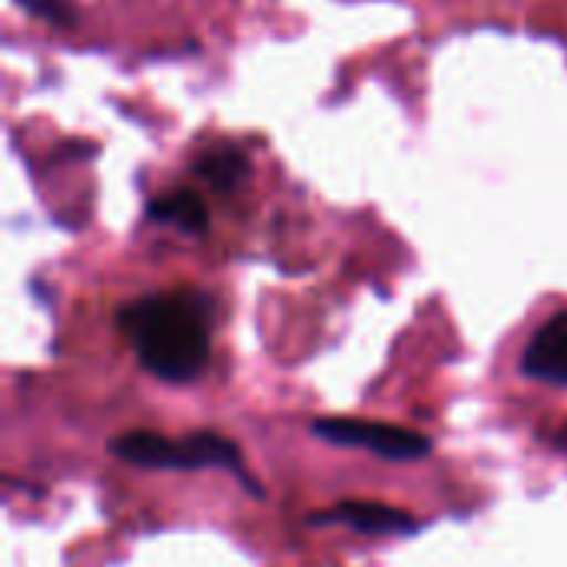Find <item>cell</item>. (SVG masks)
I'll return each instance as SVG.
<instances>
[{"instance_id": "277c9868", "label": "cell", "mask_w": 567, "mask_h": 567, "mask_svg": "<svg viewBox=\"0 0 567 567\" xmlns=\"http://www.w3.org/2000/svg\"><path fill=\"white\" fill-rule=\"evenodd\" d=\"M522 372L538 382L567 385V312L548 319L522 355Z\"/></svg>"}, {"instance_id": "5b68a950", "label": "cell", "mask_w": 567, "mask_h": 567, "mask_svg": "<svg viewBox=\"0 0 567 567\" xmlns=\"http://www.w3.org/2000/svg\"><path fill=\"white\" fill-rule=\"evenodd\" d=\"M312 525H349L365 535H405L419 532V522L409 512L379 505V502H342L332 512L312 518Z\"/></svg>"}, {"instance_id": "8992f818", "label": "cell", "mask_w": 567, "mask_h": 567, "mask_svg": "<svg viewBox=\"0 0 567 567\" xmlns=\"http://www.w3.org/2000/svg\"><path fill=\"white\" fill-rule=\"evenodd\" d=\"M146 216L153 223L173 226V229H179L186 236H203L209 229V209H206L203 196L193 193V189H173L166 196H156L146 206Z\"/></svg>"}, {"instance_id": "ba28073f", "label": "cell", "mask_w": 567, "mask_h": 567, "mask_svg": "<svg viewBox=\"0 0 567 567\" xmlns=\"http://www.w3.org/2000/svg\"><path fill=\"white\" fill-rule=\"evenodd\" d=\"M23 10H30L33 17L53 23V27H70L73 23V7L66 0H17Z\"/></svg>"}, {"instance_id": "6da1fadb", "label": "cell", "mask_w": 567, "mask_h": 567, "mask_svg": "<svg viewBox=\"0 0 567 567\" xmlns=\"http://www.w3.org/2000/svg\"><path fill=\"white\" fill-rule=\"evenodd\" d=\"M213 302L203 292L176 289L143 296L120 309V329L143 369L163 382H193L209 362Z\"/></svg>"}, {"instance_id": "7a4b0ae2", "label": "cell", "mask_w": 567, "mask_h": 567, "mask_svg": "<svg viewBox=\"0 0 567 567\" xmlns=\"http://www.w3.org/2000/svg\"><path fill=\"white\" fill-rule=\"evenodd\" d=\"M110 452L140 468H229L233 475H243L239 449L216 432H196L183 442H173L156 432H126L110 445Z\"/></svg>"}, {"instance_id": "3957f363", "label": "cell", "mask_w": 567, "mask_h": 567, "mask_svg": "<svg viewBox=\"0 0 567 567\" xmlns=\"http://www.w3.org/2000/svg\"><path fill=\"white\" fill-rule=\"evenodd\" d=\"M312 432L332 445L365 449L389 462H419L432 452V442L412 429L385 425V422H362V419H319Z\"/></svg>"}, {"instance_id": "52a82bcc", "label": "cell", "mask_w": 567, "mask_h": 567, "mask_svg": "<svg viewBox=\"0 0 567 567\" xmlns=\"http://www.w3.org/2000/svg\"><path fill=\"white\" fill-rule=\"evenodd\" d=\"M249 156L239 150V146H229V143H223V146H213V150H206L196 163H193V176L196 179H203L209 189H216V193H233V189H239L246 179H249Z\"/></svg>"}]
</instances>
